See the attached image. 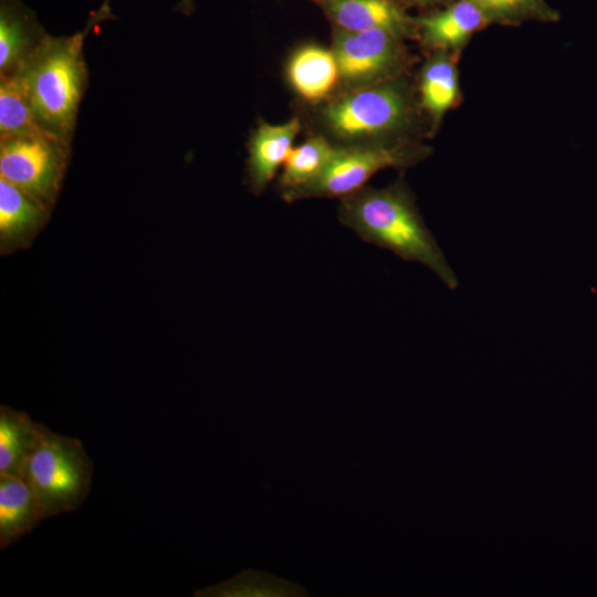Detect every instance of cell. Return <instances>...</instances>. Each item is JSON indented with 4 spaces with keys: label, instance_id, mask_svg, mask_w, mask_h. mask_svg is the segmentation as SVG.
Segmentation results:
<instances>
[{
    "label": "cell",
    "instance_id": "cell-14",
    "mask_svg": "<svg viewBox=\"0 0 597 597\" xmlns=\"http://www.w3.org/2000/svg\"><path fill=\"white\" fill-rule=\"evenodd\" d=\"M338 74L334 53L315 45L297 51L289 64L292 85L311 101L324 97L334 86Z\"/></svg>",
    "mask_w": 597,
    "mask_h": 597
},
{
    "label": "cell",
    "instance_id": "cell-3",
    "mask_svg": "<svg viewBox=\"0 0 597 597\" xmlns=\"http://www.w3.org/2000/svg\"><path fill=\"white\" fill-rule=\"evenodd\" d=\"M93 461L77 438L42 426L22 478L34 492L46 519L76 511L87 498Z\"/></svg>",
    "mask_w": 597,
    "mask_h": 597
},
{
    "label": "cell",
    "instance_id": "cell-8",
    "mask_svg": "<svg viewBox=\"0 0 597 597\" xmlns=\"http://www.w3.org/2000/svg\"><path fill=\"white\" fill-rule=\"evenodd\" d=\"M48 208L0 178V244L8 253L30 243L46 219Z\"/></svg>",
    "mask_w": 597,
    "mask_h": 597
},
{
    "label": "cell",
    "instance_id": "cell-17",
    "mask_svg": "<svg viewBox=\"0 0 597 597\" xmlns=\"http://www.w3.org/2000/svg\"><path fill=\"white\" fill-rule=\"evenodd\" d=\"M483 22L481 7L471 0H463L442 12L423 18L421 25L431 44L454 46L463 42Z\"/></svg>",
    "mask_w": 597,
    "mask_h": 597
},
{
    "label": "cell",
    "instance_id": "cell-5",
    "mask_svg": "<svg viewBox=\"0 0 597 597\" xmlns=\"http://www.w3.org/2000/svg\"><path fill=\"white\" fill-rule=\"evenodd\" d=\"M411 156L383 145L338 148L324 171L310 184L283 193L287 201L310 197H347L360 189L380 169L405 166Z\"/></svg>",
    "mask_w": 597,
    "mask_h": 597
},
{
    "label": "cell",
    "instance_id": "cell-20",
    "mask_svg": "<svg viewBox=\"0 0 597 597\" xmlns=\"http://www.w3.org/2000/svg\"><path fill=\"white\" fill-rule=\"evenodd\" d=\"M480 7H485L495 10H506L517 7L527 0H471Z\"/></svg>",
    "mask_w": 597,
    "mask_h": 597
},
{
    "label": "cell",
    "instance_id": "cell-13",
    "mask_svg": "<svg viewBox=\"0 0 597 597\" xmlns=\"http://www.w3.org/2000/svg\"><path fill=\"white\" fill-rule=\"evenodd\" d=\"M0 136L1 139L46 137L61 142L46 132L38 121L17 73L1 75Z\"/></svg>",
    "mask_w": 597,
    "mask_h": 597
},
{
    "label": "cell",
    "instance_id": "cell-11",
    "mask_svg": "<svg viewBox=\"0 0 597 597\" xmlns=\"http://www.w3.org/2000/svg\"><path fill=\"white\" fill-rule=\"evenodd\" d=\"M345 31L384 29L398 34L406 29L407 18L391 0H314Z\"/></svg>",
    "mask_w": 597,
    "mask_h": 597
},
{
    "label": "cell",
    "instance_id": "cell-19",
    "mask_svg": "<svg viewBox=\"0 0 597 597\" xmlns=\"http://www.w3.org/2000/svg\"><path fill=\"white\" fill-rule=\"evenodd\" d=\"M422 102L434 115H441L454 102L458 80L453 65L444 59L430 63L421 83Z\"/></svg>",
    "mask_w": 597,
    "mask_h": 597
},
{
    "label": "cell",
    "instance_id": "cell-7",
    "mask_svg": "<svg viewBox=\"0 0 597 597\" xmlns=\"http://www.w3.org/2000/svg\"><path fill=\"white\" fill-rule=\"evenodd\" d=\"M395 36L384 29L345 31L338 29L334 55L339 75L352 82L369 81L384 73L396 56Z\"/></svg>",
    "mask_w": 597,
    "mask_h": 597
},
{
    "label": "cell",
    "instance_id": "cell-2",
    "mask_svg": "<svg viewBox=\"0 0 597 597\" xmlns=\"http://www.w3.org/2000/svg\"><path fill=\"white\" fill-rule=\"evenodd\" d=\"M87 28L65 38L43 35L17 73L42 127L67 145L86 78L83 43Z\"/></svg>",
    "mask_w": 597,
    "mask_h": 597
},
{
    "label": "cell",
    "instance_id": "cell-18",
    "mask_svg": "<svg viewBox=\"0 0 597 597\" xmlns=\"http://www.w3.org/2000/svg\"><path fill=\"white\" fill-rule=\"evenodd\" d=\"M337 149L322 137L311 138L298 147L292 148L280 178L283 193L316 179L333 159Z\"/></svg>",
    "mask_w": 597,
    "mask_h": 597
},
{
    "label": "cell",
    "instance_id": "cell-4",
    "mask_svg": "<svg viewBox=\"0 0 597 597\" xmlns=\"http://www.w3.org/2000/svg\"><path fill=\"white\" fill-rule=\"evenodd\" d=\"M65 158L66 145L52 138L1 139L0 178L49 208L57 193Z\"/></svg>",
    "mask_w": 597,
    "mask_h": 597
},
{
    "label": "cell",
    "instance_id": "cell-15",
    "mask_svg": "<svg viewBox=\"0 0 597 597\" xmlns=\"http://www.w3.org/2000/svg\"><path fill=\"white\" fill-rule=\"evenodd\" d=\"M35 21L15 0H2L0 9V71L15 72L34 45Z\"/></svg>",
    "mask_w": 597,
    "mask_h": 597
},
{
    "label": "cell",
    "instance_id": "cell-21",
    "mask_svg": "<svg viewBox=\"0 0 597 597\" xmlns=\"http://www.w3.org/2000/svg\"><path fill=\"white\" fill-rule=\"evenodd\" d=\"M109 1L111 0H104L100 10L94 14L93 18L96 22L111 17ZM191 6H192V0H181L180 10L184 12H189L191 9Z\"/></svg>",
    "mask_w": 597,
    "mask_h": 597
},
{
    "label": "cell",
    "instance_id": "cell-12",
    "mask_svg": "<svg viewBox=\"0 0 597 597\" xmlns=\"http://www.w3.org/2000/svg\"><path fill=\"white\" fill-rule=\"evenodd\" d=\"M42 426L23 411L1 406L0 475L22 476Z\"/></svg>",
    "mask_w": 597,
    "mask_h": 597
},
{
    "label": "cell",
    "instance_id": "cell-16",
    "mask_svg": "<svg viewBox=\"0 0 597 597\" xmlns=\"http://www.w3.org/2000/svg\"><path fill=\"white\" fill-rule=\"evenodd\" d=\"M304 587L264 572L245 569L217 585L195 591L199 597H304Z\"/></svg>",
    "mask_w": 597,
    "mask_h": 597
},
{
    "label": "cell",
    "instance_id": "cell-1",
    "mask_svg": "<svg viewBox=\"0 0 597 597\" xmlns=\"http://www.w3.org/2000/svg\"><path fill=\"white\" fill-rule=\"evenodd\" d=\"M341 222L367 243L431 270L450 290L458 279L402 187L359 190L344 197Z\"/></svg>",
    "mask_w": 597,
    "mask_h": 597
},
{
    "label": "cell",
    "instance_id": "cell-10",
    "mask_svg": "<svg viewBox=\"0 0 597 597\" xmlns=\"http://www.w3.org/2000/svg\"><path fill=\"white\" fill-rule=\"evenodd\" d=\"M300 130L298 118L282 125L262 123L250 143L249 179L254 192H261L284 164Z\"/></svg>",
    "mask_w": 597,
    "mask_h": 597
},
{
    "label": "cell",
    "instance_id": "cell-9",
    "mask_svg": "<svg viewBox=\"0 0 597 597\" xmlns=\"http://www.w3.org/2000/svg\"><path fill=\"white\" fill-rule=\"evenodd\" d=\"M43 510L22 476L0 475V549L3 551L41 521Z\"/></svg>",
    "mask_w": 597,
    "mask_h": 597
},
{
    "label": "cell",
    "instance_id": "cell-6",
    "mask_svg": "<svg viewBox=\"0 0 597 597\" xmlns=\"http://www.w3.org/2000/svg\"><path fill=\"white\" fill-rule=\"evenodd\" d=\"M405 101L392 87L364 88L327 106L326 123L338 135L354 138L389 130L405 116Z\"/></svg>",
    "mask_w": 597,
    "mask_h": 597
}]
</instances>
